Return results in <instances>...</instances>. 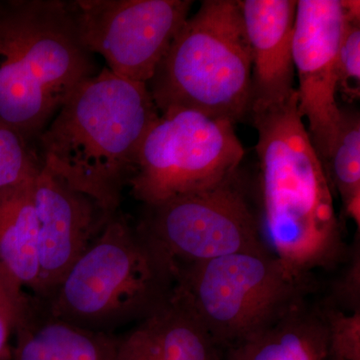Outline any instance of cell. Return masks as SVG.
Segmentation results:
<instances>
[{
    "label": "cell",
    "mask_w": 360,
    "mask_h": 360,
    "mask_svg": "<svg viewBox=\"0 0 360 360\" xmlns=\"http://www.w3.org/2000/svg\"><path fill=\"white\" fill-rule=\"evenodd\" d=\"M250 116L257 132L265 241L293 276L314 281L317 270L338 269L349 245L335 193L298 110L297 92Z\"/></svg>",
    "instance_id": "1"
},
{
    "label": "cell",
    "mask_w": 360,
    "mask_h": 360,
    "mask_svg": "<svg viewBox=\"0 0 360 360\" xmlns=\"http://www.w3.org/2000/svg\"><path fill=\"white\" fill-rule=\"evenodd\" d=\"M158 115L148 84L101 68L78 86L39 134L42 168L113 217L139 146Z\"/></svg>",
    "instance_id": "2"
},
{
    "label": "cell",
    "mask_w": 360,
    "mask_h": 360,
    "mask_svg": "<svg viewBox=\"0 0 360 360\" xmlns=\"http://www.w3.org/2000/svg\"><path fill=\"white\" fill-rule=\"evenodd\" d=\"M101 70L71 1L0 0V122L37 143L68 97Z\"/></svg>",
    "instance_id": "3"
},
{
    "label": "cell",
    "mask_w": 360,
    "mask_h": 360,
    "mask_svg": "<svg viewBox=\"0 0 360 360\" xmlns=\"http://www.w3.org/2000/svg\"><path fill=\"white\" fill-rule=\"evenodd\" d=\"M148 87L160 113L193 110L233 124L250 116V51L238 1L201 2Z\"/></svg>",
    "instance_id": "4"
},
{
    "label": "cell",
    "mask_w": 360,
    "mask_h": 360,
    "mask_svg": "<svg viewBox=\"0 0 360 360\" xmlns=\"http://www.w3.org/2000/svg\"><path fill=\"white\" fill-rule=\"evenodd\" d=\"M174 277L136 225L116 212L46 300L54 316L115 335L169 300Z\"/></svg>",
    "instance_id": "5"
},
{
    "label": "cell",
    "mask_w": 360,
    "mask_h": 360,
    "mask_svg": "<svg viewBox=\"0 0 360 360\" xmlns=\"http://www.w3.org/2000/svg\"><path fill=\"white\" fill-rule=\"evenodd\" d=\"M269 248L180 269L172 295L193 312L222 352L276 323L314 291Z\"/></svg>",
    "instance_id": "6"
},
{
    "label": "cell",
    "mask_w": 360,
    "mask_h": 360,
    "mask_svg": "<svg viewBox=\"0 0 360 360\" xmlns=\"http://www.w3.org/2000/svg\"><path fill=\"white\" fill-rule=\"evenodd\" d=\"M233 123L193 110L160 113L142 139L127 186L144 206L219 186L245 149Z\"/></svg>",
    "instance_id": "7"
},
{
    "label": "cell",
    "mask_w": 360,
    "mask_h": 360,
    "mask_svg": "<svg viewBox=\"0 0 360 360\" xmlns=\"http://www.w3.org/2000/svg\"><path fill=\"white\" fill-rule=\"evenodd\" d=\"M135 225L174 281L191 265L269 248L239 170L212 188L144 206Z\"/></svg>",
    "instance_id": "8"
},
{
    "label": "cell",
    "mask_w": 360,
    "mask_h": 360,
    "mask_svg": "<svg viewBox=\"0 0 360 360\" xmlns=\"http://www.w3.org/2000/svg\"><path fill=\"white\" fill-rule=\"evenodd\" d=\"M82 44L117 77L148 84L193 8V0L71 1Z\"/></svg>",
    "instance_id": "9"
},
{
    "label": "cell",
    "mask_w": 360,
    "mask_h": 360,
    "mask_svg": "<svg viewBox=\"0 0 360 360\" xmlns=\"http://www.w3.org/2000/svg\"><path fill=\"white\" fill-rule=\"evenodd\" d=\"M345 27L341 0H298L293 30V65L298 110L323 165L340 120L338 49Z\"/></svg>",
    "instance_id": "10"
},
{
    "label": "cell",
    "mask_w": 360,
    "mask_h": 360,
    "mask_svg": "<svg viewBox=\"0 0 360 360\" xmlns=\"http://www.w3.org/2000/svg\"><path fill=\"white\" fill-rule=\"evenodd\" d=\"M32 188L39 219V277L32 295L46 302L112 217L44 168Z\"/></svg>",
    "instance_id": "11"
},
{
    "label": "cell",
    "mask_w": 360,
    "mask_h": 360,
    "mask_svg": "<svg viewBox=\"0 0 360 360\" xmlns=\"http://www.w3.org/2000/svg\"><path fill=\"white\" fill-rule=\"evenodd\" d=\"M296 4V0L238 1L250 51L251 110L283 103L296 92L292 54Z\"/></svg>",
    "instance_id": "12"
},
{
    "label": "cell",
    "mask_w": 360,
    "mask_h": 360,
    "mask_svg": "<svg viewBox=\"0 0 360 360\" xmlns=\"http://www.w3.org/2000/svg\"><path fill=\"white\" fill-rule=\"evenodd\" d=\"M115 360H224L193 312L174 295L117 336Z\"/></svg>",
    "instance_id": "13"
},
{
    "label": "cell",
    "mask_w": 360,
    "mask_h": 360,
    "mask_svg": "<svg viewBox=\"0 0 360 360\" xmlns=\"http://www.w3.org/2000/svg\"><path fill=\"white\" fill-rule=\"evenodd\" d=\"M11 360H115L117 336L96 333L54 316L30 295L13 328Z\"/></svg>",
    "instance_id": "14"
},
{
    "label": "cell",
    "mask_w": 360,
    "mask_h": 360,
    "mask_svg": "<svg viewBox=\"0 0 360 360\" xmlns=\"http://www.w3.org/2000/svg\"><path fill=\"white\" fill-rule=\"evenodd\" d=\"M33 179L0 189V281L20 303L32 295L39 277Z\"/></svg>",
    "instance_id": "15"
},
{
    "label": "cell",
    "mask_w": 360,
    "mask_h": 360,
    "mask_svg": "<svg viewBox=\"0 0 360 360\" xmlns=\"http://www.w3.org/2000/svg\"><path fill=\"white\" fill-rule=\"evenodd\" d=\"M222 354L224 360H331L321 309L309 298L269 328Z\"/></svg>",
    "instance_id": "16"
},
{
    "label": "cell",
    "mask_w": 360,
    "mask_h": 360,
    "mask_svg": "<svg viewBox=\"0 0 360 360\" xmlns=\"http://www.w3.org/2000/svg\"><path fill=\"white\" fill-rule=\"evenodd\" d=\"M338 134L323 163L333 188L342 202V212L360 227V115L340 108Z\"/></svg>",
    "instance_id": "17"
},
{
    "label": "cell",
    "mask_w": 360,
    "mask_h": 360,
    "mask_svg": "<svg viewBox=\"0 0 360 360\" xmlns=\"http://www.w3.org/2000/svg\"><path fill=\"white\" fill-rule=\"evenodd\" d=\"M41 169L37 143L0 122V189L32 180Z\"/></svg>",
    "instance_id": "18"
},
{
    "label": "cell",
    "mask_w": 360,
    "mask_h": 360,
    "mask_svg": "<svg viewBox=\"0 0 360 360\" xmlns=\"http://www.w3.org/2000/svg\"><path fill=\"white\" fill-rule=\"evenodd\" d=\"M331 360H360V310L345 312L319 303Z\"/></svg>",
    "instance_id": "19"
},
{
    "label": "cell",
    "mask_w": 360,
    "mask_h": 360,
    "mask_svg": "<svg viewBox=\"0 0 360 360\" xmlns=\"http://www.w3.org/2000/svg\"><path fill=\"white\" fill-rule=\"evenodd\" d=\"M348 103L360 97V22L347 20L338 56V94Z\"/></svg>",
    "instance_id": "20"
},
{
    "label": "cell",
    "mask_w": 360,
    "mask_h": 360,
    "mask_svg": "<svg viewBox=\"0 0 360 360\" xmlns=\"http://www.w3.org/2000/svg\"><path fill=\"white\" fill-rule=\"evenodd\" d=\"M341 271L330 284L324 304L345 312L360 310V243L359 233L349 245L347 259L340 264Z\"/></svg>",
    "instance_id": "21"
},
{
    "label": "cell",
    "mask_w": 360,
    "mask_h": 360,
    "mask_svg": "<svg viewBox=\"0 0 360 360\" xmlns=\"http://www.w3.org/2000/svg\"><path fill=\"white\" fill-rule=\"evenodd\" d=\"M25 302L23 303L16 302L13 295L6 290V286L0 281V316L11 322L13 328Z\"/></svg>",
    "instance_id": "22"
},
{
    "label": "cell",
    "mask_w": 360,
    "mask_h": 360,
    "mask_svg": "<svg viewBox=\"0 0 360 360\" xmlns=\"http://www.w3.org/2000/svg\"><path fill=\"white\" fill-rule=\"evenodd\" d=\"M13 335V324L0 316V360L11 359L13 345H11V338Z\"/></svg>",
    "instance_id": "23"
}]
</instances>
